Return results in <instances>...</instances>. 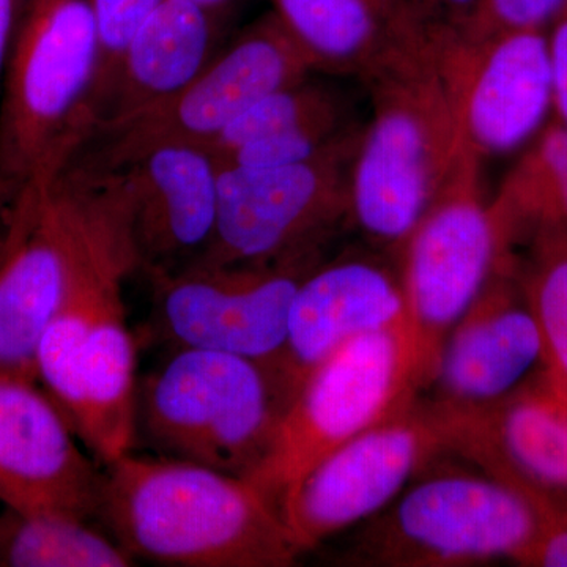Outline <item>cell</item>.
Instances as JSON below:
<instances>
[{"label": "cell", "instance_id": "cell-1", "mask_svg": "<svg viewBox=\"0 0 567 567\" xmlns=\"http://www.w3.org/2000/svg\"><path fill=\"white\" fill-rule=\"evenodd\" d=\"M96 517L134 559L164 566L287 567L303 554L251 481L177 458L103 465Z\"/></svg>", "mask_w": 567, "mask_h": 567}, {"label": "cell", "instance_id": "cell-2", "mask_svg": "<svg viewBox=\"0 0 567 567\" xmlns=\"http://www.w3.org/2000/svg\"><path fill=\"white\" fill-rule=\"evenodd\" d=\"M361 81L372 115L350 173V224L398 260L465 144L423 28L409 14L393 21L385 51Z\"/></svg>", "mask_w": 567, "mask_h": 567}, {"label": "cell", "instance_id": "cell-3", "mask_svg": "<svg viewBox=\"0 0 567 567\" xmlns=\"http://www.w3.org/2000/svg\"><path fill=\"white\" fill-rule=\"evenodd\" d=\"M37 346V380L102 465L134 446L137 352L123 282L137 271L117 194Z\"/></svg>", "mask_w": 567, "mask_h": 567}, {"label": "cell", "instance_id": "cell-4", "mask_svg": "<svg viewBox=\"0 0 567 567\" xmlns=\"http://www.w3.org/2000/svg\"><path fill=\"white\" fill-rule=\"evenodd\" d=\"M292 399L278 369L240 354L171 349L137 380L134 445L249 477L274 446Z\"/></svg>", "mask_w": 567, "mask_h": 567}, {"label": "cell", "instance_id": "cell-5", "mask_svg": "<svg viewBox=\"0 0 567 567\" xmlns=\"http://www.w3.org/2000/svg\"><path fill=\"white\" fill-rule=\"evenodd\" d=\"M100 43L89 0H28L3 70L0 175L65 169L93 133Z\"/></svg>", "mask_w": 567, "mask_h": 567}, {"label": "cell", "instance_id": "cell-6", "mask_svg": "<svg viewBox=\"0 0 567 567\" xmlns=\"http://www.w3.org/2000/svg\"><path fill=\"white\" fill-rule=\"evenodd\" d=\"M535 506L517 488L457 466H427L385 509L358 527L342 563L458 567L517 563L535 539Z\"/></svg>", "mask_w": 567, "mask_h": 567}, {"label": "cell", "instance_id": "cell-7", "mask_svg": "<svg viewBox=\"0 0 567 567\" xmlns=\"http://www.w3.org/2000/svg\"><path fill=\"white\" fill-rule=\"evenodd\" d=\"M106 208L102 177L69 164L22 183L0 213V371L35 377L41 334Z\"/></svg>", "mask_w": 567, "mask_h": 567}, {"label": "cell", "instance_id": "cell-8", "mask_svg": "<svg viewBox=\"0 0 567 567\" xmlns=\"http://www.w3.org/2000/svg\"><path fill=\"white\" fill-rule=\"evenodd\" d=\"M513 252L484 194L481 158L464 145L398 257L421 393L451 328Z\"/></svg>", "mask_w": 567, "mask_h": 567}, {"label": "cell", "instance_id": "cell-9", "mask_svg": "<svg viewBox=\"0 0 567 567\" xmlns=\"http://www.w3.org/2000/svg\"><path fill=\"white\" fill-rule=\"evenodd\" d=\"M420 395L406 324L360 336L305 377L287 404L270 454L246 480L279 506L320 458Z\"/></svg>", "mask_w": 567, "mask_h": 567}, {"label": "cell", "instance_id": "cell-10", "mask_svg": "<svg viewBox=\"0 0 567 567\" xmlns=\"http://www.w3.org/2000/svg\"><path fill=\"white\" fill-rule=\"evenodd\" d=\"M311 73L297 44L268 11L216 52L182 91L100 125L85 144H93L89 162L73 163L89 169H115L163 144L210 147L252 104Z\"/></svg>", "mask_w": 567, "mask_h": 567}, {"label": "cell", "instance_id": "cell-11", "mask_svg": "<svg viewBox=\"0 0 567 567\" xmlns=\"http://www.w3.org/2000/svg\"><path fill=\"white\" fill-rule=\"evenodd\" d=\"M363 126L308 162L274 167L221 166L218 221L196 262L270 264L323 251L350 223V173Z\"/></svg>", "mask_w": 567, "mask_h": 567}, {"label": "cell", "instance_id": "cell-12", "mask_svg": "<svg viewBox=\"0 0 567 567\" xmlns=\"http://www.w3.org/2000/svg\"><path fill=\"white\" fill-rule=\"evenodd\" d=\"M322 254L257 265L193 262L145 274L153 327L171 349L240 354L279 371L295 293Z\"/></svg>", "mask_w": 567, "mask_h": 567}, {"label": "cell", "instance_id": "cell-13", "mask_svg": "<svg viewBox=\"0 0 567 567\" xmlns=\"http://www.w3.org/2000/svg\"><path fill=\"white\" fill-rule=\"evenodd\" d=\"M446 453L445 427L420 395L320 458L281 496L279 511L305 554L377 516Z\"/></svg>", "mask_w": 567, "mask_h": 567}, {"label": "cell", "instance_id": "cell-14", "mask_svg": "<svg viewBox=\"0 0 567 567\" xmlns=\"http://www.w3.org/2000/svg\"><path fill=\"white\" fill-rule=\"evenodd\" d=\"M421 28L462 140L481 159L516 151L540 128L554 107L547 31Z\"/></svg>", "mask_w": 567, "mask_h": 567}, {"label": "cell", "instance_id": "cell-15", "mask_svg": "<svg viewBox=\"0 0 567 567\" xmlns=\"http://www.w3.org/2000/svg\"><path fill=\"white\" fill-rule=\"evenodd\" d=\"M110 175L137 271H169L199 260L216 233L219 166L210 148L163 144Z\"/></svg>", "mask_w": 567, "mask_h": 567}, {"label": "cell", "instance_id": "cell-16", "mask_svg": "<svg viewBox=\"0 0 567 567\" xmlns=\"http://www.w3.org/2000/svg\"><path fill=\"white\" fill-rule=\"evenodd\" d=\"M35 377L0 371V503L96 517L103 470Z\"/></svg>", "mask_w": 567, "mask_h": 567}, {"label": "cell", "instance_id": "cell-17", "mask_svg": "<svg viewBox=\"0 0 567 567\" xmlns=\"http://www.w3.org/2000/svg\"><path fill=\"white\" fill-rule=\"evenodd\" d=\"M431 402L445 427L447 453L524 495L567 502V395L540 369L492 404Z\"/></svg>", "mask_w": 567, "mask_h": 567}, {"label": "cell", "instance_id": "cell-18", "mask_svg": "<svg viewBox=\"0 0 567 567\" xmlns=\"http://www.w3.org/2000/svg\"><path fill=\"white\" fill-rule=\"evenodd\" d=\"M540 361L539 331L518 278V254L513 252L451 328L425 398L451 406L492 404L524 385Z\"/></svg>", "mask_w": 567, "mask_h": 567}, {"label": "cell", "instance_id": "cell-19", "mask_svg": "<svg viewBox=\"0 0 567 567\" xmlns=\"http://www.w3.org/2000/svg\"><path fill=\"white\" fill-rule=\"evenodd\" d=\"M406 324L398 260L346 252L312 268L295 293L279 371L290 393L339 347Z\"/></svg>", "mask_w": 567, "mask_h": 567}, {"label": "cell", "instance_id": "cell-20", "mask_svg": "<svg viewBox=\"0 0 567 567\" xmlns=\"http://www.w3.org/2000/svg\"><path fill=\"white\" fill-rule=\"evenodd\" d=\"M216 39L218 13L189 0H163L123 52L96 128L182 91L216 54Z\"/></svg>", "mask_w": 567, "mask_h": 567}, {"label": "cell", "instance_id": "cell-21", "mask_svg": "<svg viewBox=\"0 0 567 567\" xmlns=\"http://www.w3.org/2000/svg\"><path fill=\"white\" fill-rule=\"evenodd\" d=\"M268 2L312 73L361 80L379 61L393 32V22L380 13L374 0Z\"/></svg>", "mask_w": 567, "mask_h": 567}, {"label": "cell", "instance_id": "cell-22", "mask_svg": "<svg viewBox=\"0 0 567 567\" xmlns=\"http://www.w3.org/2000/svg\"><path fill=\"white\" fill-rule=\"evenodd\" d=\"M514 249L543 227L567 230V125L551 122L491 200Z\"/></svg>", "mask_w": 567, "mask_h": 567}, {"label": "cell", "instance_id": "cell-23", "mask_svg": "<svg viewBox=\"0 0 567 567\" xmlns=\"http://www.w3.org/2000/svg\"><path fill=\"white\" fill-rule=\"evenodd\" d=\"M91 518L59 513H0V566L128 567L134 559Z\"/></svg>", "mask_w": 567, "mask_h": 567}, {"label": "cell", "instance_id": "cell-24", "mask_svg": "<svg viewBox=\"0 0 567 567\" xmlns=\"http://www.w3.org/2000/svg\"><path fill=\"white\" fill-rule=\"evenodd\" d=\"M525 244L518 278L540 336V372L567 395V230L543 227Z\"/></svg>", "mask_w": 567, "mask_h": 567}, {"label": "cell", "instance_id": "cell-25", "mask_svg": "<svg viewBox=\"0 0 567 567\" xmlns=\"http://www.w3.org/2000/svg\"><path fill=\"white\" fill-rule=\"evenodd\" d=\"M341 115H349L341 93L336 92L330 85L306 78L271 92L252 104L237 121L230 123L208 148L216 159H221L249 142Z\"/></svg>", "mask_w": 567, "mask_h": 567}, {"label": "cell", "instance_id": "cell-26", "mask_svg": "<svg viewBox=\"0 0 567 567\" xmlns=\"http://www.w3.org/2000/svg\"><path fill=\"white\" fill-rule=\"evenodd\" d=\"M99 32L100 62L92 93L93 132L110 99L123 52L163 0H89Z\"/></svg>", "mask_w": 567, "mask_h": 567}, {"label": "cell", "instance_id": "cell-27", "mask_svg": "<svg viewBox=\"0 0 567 567\" xmlns=\"http://www.w3.org/2000/svg\"><path fill=\"white\" fill-rule=\"evenodd\" d=\"M566 2L567 0H480L468 20L454 25L472 35L522 29L547 31Z\"/></svg>", "mask_w": 567, "mask_h": 567}, {"label": "cell", "instance_id": "cell-28", "mask_svg": "<svg viewBox=\"0 0 567 567\" xmlns=\"http://www.w3.org/2000/svg\"><path fill=\"white\" fill-rule=\"evenodd\" d=\"M550 51L554 107L558 121L567 125V2L547 29Z\"/></svg>", "mask_w": 567, "mask_h": 567}, {"label": "cell", "instance_id": "cell-29", "mask_svg": "<svg viewBox=\"0 0 567 567\" xmlns=\"http://www.w3.org/2000/svg\"><path fill=\"white\" fill-rule=\"evenodd\" d=\"M517 565L528 567H567V518L540 528Z\"/></svg>", "mask_w": 567, "mask_h": 567}, {"label": "cell", "instance_id": "cell-30", "mask_svg": "<svg viewBox=\"0 0 567 567\" xmlns=\"http://www.w3.org/2000/svg\"><path fill=\"white\" fill-rule=\"evenodd\" d=\"M480 0H404L405 11L420 24H462Z\"/></svg>", "mask_w": 567, "mask_h": 567}, {"label": "cell", "instance_id": "cell-31", "mask_svg": "<svg viewBox=\"0 0 567 567\" xmlns=\"http://www.w3.org/2000/svg\"><path fill=\"white\" fill-rule=\"evenodd\" d=\"M28 0H0V84L9 58L11 41L21 20L22 10Z\"/></svg>", "mask_w": 567, "mask_h": 567}, {"label": "cell", "instance_id": "cell-32", "mask_svg": "<svg viewBox=\"0 0 567 567\" xmlns=\"http://www.w3.org/2000/svg\"><path fill=\"white\" fill-rule=\"evenodd\" d=\"M374 3L380 13L390 22L398 20L405 13L404 0H374Z\"/></svg>", "mask_w": 567, "mask_h": 567}, {"label": "cell", "instance_id": "cell-33", "mask_svg": "<svg viewBox=\"0 0 567 567\" xmlns=\"http://www.w3.org/2000/svg\"><path fill=\"white\" fill-rule=\"evenodd\" d=\"M22 183L11 181V178L3 177L0 175V213L3 212V208L10 204V200L13 199L14 194L18 193V189L21 188Z\"/></svg>", "mask_w": 567, "mask_h": 567}, {"label": "cell", "instance_id": "cell-34", "mask_svg": "<svg viewBox=\"0 0 567 567\" xmlns=\"http://www.w3.org/2000/svg\"><path fill=\"white\" fill-rule=\"evenodd\" d=\"M189 2L196 3V6L203 7V9L213 11V13H223L227 7L233 6L235 0H189Z\"/></svg>", "mask_w": 567, "mask_h": 567}]
</instances>
